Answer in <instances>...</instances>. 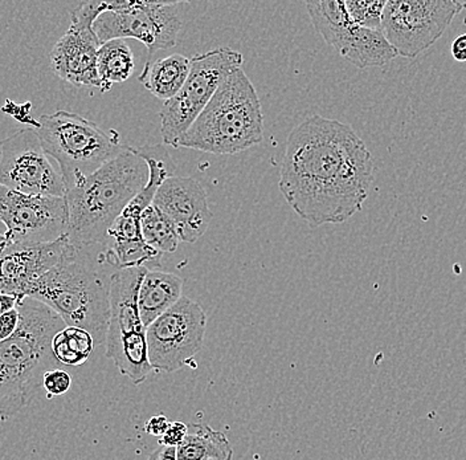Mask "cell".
<instances>
[{"label":"cell","instance_id":"obj_1","mask_svg":"<svg viewBox=\"0 0 466 460\" xmlns=\"http://www.w3.org/2000/svg\"><path fill=\"white\" fill-rule=\"evenodd\" d=\"M374 182V158L351 127L314 115L288 137L279 188L310 224H342L362 210Z\"/></svg>","mask_w":466,"mask_h":460},{"label":"cell","instance_id":"obj_2","mask_svg":"<svg viewBox=\"0 0 466 460\" xmlns=\"http://www.w3.org/2000/svg\"><path fill=\"white\" fill-rule=\"evenodd\" d=\"M96 247L78 249L68 241L61 261L32 285L27 297L55 311L66 327L86 329L101 345L109 322L110 278L105 276V249L96 253Z\"/></svg>","mask_w":466,"mask_h":460},{"label":"cell","instance_id":"obj_3","mask_svg":"<svg viewBox=\"0 0 466 460\" xmlns=\"http://www.w3.org/2000/svg\"><path fill=\"white\" fill-rule=\"evenodd\" d=\"M148 168L134 148L125 147L112 161L66 191V239L72 246H101L127 203L145 188Z\"/></svg>","mask_w":466,"mask_h":460},{"label":"cell","instance_id":"obj_4","mask_svg":"<svg viewBox=\"0 0 466 460\" xmlns=\"http://www.w3.org/2000/svg\"><path fill=\"white\" fill-rule=\"evenodd\" d=\"M20 324L10 339L0 342V418L25 409L43 386L46 372L57 369L51 342L66 327L55 311L31 297L17 304Z\"/></svg>","mask_w":466,"mask_h":460},{"label":"cell","instance_id":"obj_5","mask_svg":"<svg viewBox=\"0 0 466 460\" xmlns=\"http://www.w3.org/2000/svg\"><path fill=\"white\" fill-rule=\"evenodd\" d=\"M264 139V115L252 81L236 69L218 87L175 148H187L211 154H238Z\"/></svg>","mask_w":466,"mask_h":460},{"label":"cell","instance_id":"obj_6","mask_svg":"<svg viewBox=\"0 0 466 460\" xmlns=\"http://www.w3.org/2000/svg\"><path fill=\"white\" fill-rule=\"evenodd\" d=\"M34 127L46 156L60 168L66 191L115 159L125 148L115 130L104 132L95 122L66 110L40 116Z\"/></svg>","mask_w":466,"mask_h":460},{"label":"cell","instance_id":"obj_7","mask_svg":"<svg viewBox=\"0 0 466 460\" xmlns=\"http://www.w3.org/2000/svg\"><path fill=\"white\" fill-rule=\"evenodd\" d=\"M147 271L146 267L121 268L110 276L106 357L136 385L145 383L153 372L138 310L139 287Z\"/></svg>","mask_w":466,"mask_h":460},{"label":"cell","instance_id":"obj_8","mask_svg":"<svg viewBox=\"0 0 466 460\" xmlns=\"http://www.w3.org/2000/svg\"><path fill=\"white\" fill-rule=\"evenodd\" d=\"M243 55L229 46H218L189 59V74L179 92L163 103L160 134L163 145L173 147L214 97L232 72L243 66Z\"/></svg>","mask_w":466,"mask_h":460},{"label":"cell","instance_id":"obj_9","mask_svg":"<svg viewBox=\"0 0 466 460\" xmlns=\"http://www.w3.org/2000/svg\"><path fill=\"white\" fill-rule=\"evenodd\" d=\"M136 148L137 154L145 159L148 168V179L145 188L127 203L107 232V240L112 244L106 247L105 258L115 270L121 268L146 267L158 264L160 256L148 247L142 237L141 218L148 206L153 205L154 197L159 186L168 177L173 176L174 165L170 154L162 145Z\"/></svg>","mask_w":466,"mask_h":460},{"label":"cell","instance_id":"obj_10","mask_svg":"<svg viewBox=\"0 0 466 460\" xmlns=\"http://www.w3.org/2000/svg\"><path fill=\"white\" fill-rule=\"evenodd\" d=\"M179 2H107L106 10L93 25L102 43L136 39L146 46L147 61L160 49L174 48L182 30Z\"/></svg>","mask_w":466,"mask_h":460},{"label":"cell","instance_id":"obj_11","mask_svg":"<svg viewBox=\"0 0 466 460\" xmlns=\"http://www.w3.org/2000/svg\"><path fill=\"white\" fill-rule=\"evenodd\" d=\"M461 11L459 0H389L381 34L398 56L413 59L435 45Z\"/></svg>","mask_w":466,"mask_h":460},{"label":"cell","instance_id":"obj_12","mask_svg":"<svg viewBox=\"0 0 466 460\" xmlns=\"http://www.w3.org/2000/svg\"><path fill=\"white\" fill-rule=\"evenodd\" d=\"M207 316L189 297L159 316L146 328L148 363L153 371L173 373L195 366L194 358L202 349Z\"/></svg>","mask_w":466,"mask_h":460},{"label":"cell","instance_id":"obj_13","mask_svg":"<svg viewBox=\"0 0 466 460\" xmlns=\"http://www.w3.org/2000/svg\"><path fill=\"white\" fill-rule=\"evenodd\" d=\"M0 186L22 194L66 197L61 174L49 161L34 128L0 141Z\"/></svg>","mask_w":466,"mask_h":460},{"label":"cell","instance_id":"obj_14","mask_svg":"<svg viewBox=\"0 0 466 460\" xmlns=\"http://www.w3.org/2000/svg\"><path fill=\"white\" fill-rule=\"evenodd\" d=\"M107 2H84L71 14V26L51 51L55 74L77 88H101L97 55L101 42L93 30Z\"/></svg>","mask_w":466,"mask_h":460},{"label":"cell","instance_id":"obj_15","mask_svg":"<svg viewBox=\"0 0 466 460\" xmlns=\"http://www.w3.org/2000/svg\"><path fill=\"white\" fill-rule=\"evenodd\" d=\"M0 222L5 240L17 243H52L66 235L68 209L66 197L17 193L0 186Z\"/></svg>","mask_w":466,"mask_h":460},{"label":"cell","instance_id":"obj_16","mask_svg":"<svg viewBox=\"0 0 466 460\" xmlns=\"http://www.w3.org/2000/svg\"><path fill=\"white\" fill-rule=\"evenodd\" d=\"M153 205L170 218L183 243H197L214 218L206 189L191 177H168L157 190Z\"/></svg>","mask_w":466,"mask_h":460},{"label":"cell","instance_id":"obj_17","mask_svg":"<svg viewBox=\"0 0 466 460\" xmlns=\"http://www.w3.org/2000/svg\"><path fill=\"white\" fill-rule=\"evenodd\" d=\"M68 239L52 243H0V293L25 297L29 290L63 258Z\"/></svg>","mask_w":466,"mask_h":460},{"label":"cell","instance_id":"obj_18","mask_svg":"<svg viewBox=\"0 0 466 460\" xmlns=\"http://www.w3.org/2000/svg\"><path fill=\"white\" fill-rule=\"evenodd\" d=\"M183 281L177 275L148 270L138 292V310L146 328L182 299Z\"/></svg>","mask_w":466,"mask_h":460},{"label":"cell","instance_id":"obj_19","mask_svg":"<svg viewBox=\"0 0 466 460\" xmlns=\"http://www.w3.org/2000/svg\"><path fill=\"white\" fill-rule=\"evenodd\" d=\"M335 49L340 56L360 69L384 66L398 56L381 31L369 30L357 25L350 28Z\"/></svg>","mask_w":466,"mask_h":460},{"label":"cell","instance_id":"obj_20","mask_svg":"<svg viewBox=\"0 0 466 460\" xmlns=\"http://www.w3.org/2000/svg\"><path fill=\"white\" fill-rule=\"evenodd\" d=\"M189 66L191 64L187 57L177 54L170 55L146 63L138 78L151 95L166 103L179 92L187 80Z\"/></svg>","mask_w":466,"mask_h":460},{"label":"cell","instance_id":"obj_21","mask_svg":"<svg viewBox=\"0 0 466 460\" xmlns=\"http://www.w3.org/2000/svg\"><path fill=\"white\" fill-rule=\"evenodd\" d=\"M232 456L226 434L203 424H189L187 436L177 447V460H232Z\"/></svg>","mask_w":466,"mask_h":460},{"label":"cell","instance_id":"obj_22","mask_svg":"<svg viewBox=\"0 0 466 460\" xmlns=\"http://www.w3.org/2000/svg\"><path fill=\"white\" fill-rule=\"evenodd\" d=\"M134 68L136 60L127 40L116 39L102 43L97 55V74L102 93L112 89L115 84L129 80Z\"/></svg>","mask_w":466,"mask_h":460},{"label":"cell","instance_id":"obj_23","mask_svg":"<svg viewBox=\"0 0 466 460\" xmlns=\"http://www.w3.org/2000/svg\"><path fill=\"white\" fill-rule=\"evenodd\" d=\"M306 8L314 28L325 42L334 48H337L350 28L354 26L346 10L345 2H339V0L308 2Z\"/></svg>","mask_w":466,"mask_h":460},{"label":"cell","instance_id":"obj_24","mask_svg":"<svg viewBox=\"0 0 466 460\" xmlns=\"http://www.w3.org/2000/svg\"><path fill=\"white\" fill-rule=\"evenodd\" d=\"M96 342L86 329L66 327L52 339V353L60 365L80 366L89 360Z\"/></svg>","mask_w":466,"mask_h":460},{"label":"cell","instance_id":"obj_25","mask_svg":"<svg viewBox=\"0 0 466 460\" xmlns=\"http://www.w3.org/2000/svg\"><path fill=\"white\" fill-rule=\"evenodd\" d=\"M142 237L148 247L163 255L173 253L179 246V235L170 218L157 206L150 205L141 218Z\"/></svg>","mask_w":466,"mask_h":460},{"label":"cell","instance_id":"obj_26","mask_svg":"<svg viewBox=\"0 0 466 460\" xmlns=\"http://www.w3.org/2000/svg\"><path fill=\"white\" fill-rule=\"evenodd\" d=\"M345 5L354 25L369 30L381 31V16L386 5L384 0H348Z\"/></svg>","mask_w":466,"mask_h":460},{"label":"cell","instance_id":"obj_27","mask_svg":"<svg viewBox=\"0 0 466 460\" xmlns=\"http://www.w3.org/2000/svg\"><path fill=\"white\" fill-rule=\"evenodd\" d=\"M72 386V377L64 369H52L44 374L43 387L48 393V398L60 397L68 393Z\"/></svg>","mask_w":466,"mask_h":460},{"label":"cell","instance_id":"obj_28","mask_svg":"<svg viewBox=\"0 0 466 460\" xmlns=\"http://www.w3.org/2000/svg\"><path fill=\"white\" fill-rule=\"evenodd\" d=\"M188 434V426L183 422H173L168 426L167 431L160 436V445H168V447H177L185 441Z\"/></svg>","mask_w":466,"mask_h":460},{"label":"cell","instance_id":"obj_29","mask_svg":"<svg viewBox=\"0 0 466 460\" xmlns=\"http://www.w3.org/2000/svg\"><path fill=\"white\" fill-rule=\"evenodd\" d=\"M20 324V312L17 307L0 316V342L10 339Z\"/></svg>","mask_w":466,"mask_h":460},{"label":"cell","instance_id":"obj_30","mask_svg":"<svg viewBox=\"0 0 466 460\" xmlns=\"http://www.w3.org/2000/svg\"><path fill=\"white\" fill-rule=\"evenodd\" d=\"M171 422L165 415L151 416L145 424V431L148 435L162 436L167 431Z\"/></svg>","mask_w":466,"mask_h":460},{"label":"cell","instance_id":"obj_31","mask_svg":"<svg viewBox=\"0 0 466 460\" xmlns=\"http://www.w3.org/2000/svg\"><path fill=\"white\" fill-rule=\"evenodd\" d=\"M451 56L460 63H466V34L460 35L451 46Z\"/></svg>","mask_w":466,"mask_h":460},{"label":"cell","instance_id":"obj_32","mask_svg":"<svg viewBox=\"0 0 466 460\" xmlns=\"http://www.w3.org/2000/svg\"><path fill=\"white\" fill-rule=\"evenodd\" d=\"M147 460H177V447L160 445L157 448Z\"/></svg>","mask_w":466,"mask_h":460},{"label":"cell","instance_id":"obj_33","mask_svg":"<svg viewBox=\"0 0 466 460\" xmlns=\"http://www.w3.org/2000/svg\"><path fill=\"white\" fill-rule=\"evenodd\" d=\"M20 297L0 293V316L15 310L20 302Z\"/></svg>","mask_w":466,"mask_h":460},{"label":"cell","instance_id":"obj_34","mask_svg":"<svg viewBox=\"0 0 466 460\" xmlns=\"http://www.w3.org/2000/svg\"><path fill=\"white\" fill-rule=\"evenodd\" d=\"M460 2V0H459ZM460 5H461L462 10H466V2H460Z\"/></svg>","mask_w":466,"mask_h":460},{"label":"cell","instance_id":"obj_35","mask_svg":"<svg viewBox=\"0 0 466 460\" xmlns=\"http://www.w3.org/2000/svg\"><path fill=\"white\" fill-rule=\"evenodd\" d=\"M5 241V235L0 234V243H3Z\"/></svg>","mask_w":466,"mask_h":460},{"label":"cell","instance_id":"obj_36","mask_svg":"<svg viewBox=\"0 0 466 460\" xmlns=\"http://www.w3.org/2000/svg\"><path fill=\"white\" fill-rule=\"evenodd\" d=\"M207 460H215V459H207Z\"/></svg>","mask_w":466,"mask_h":460}]
</instances>
